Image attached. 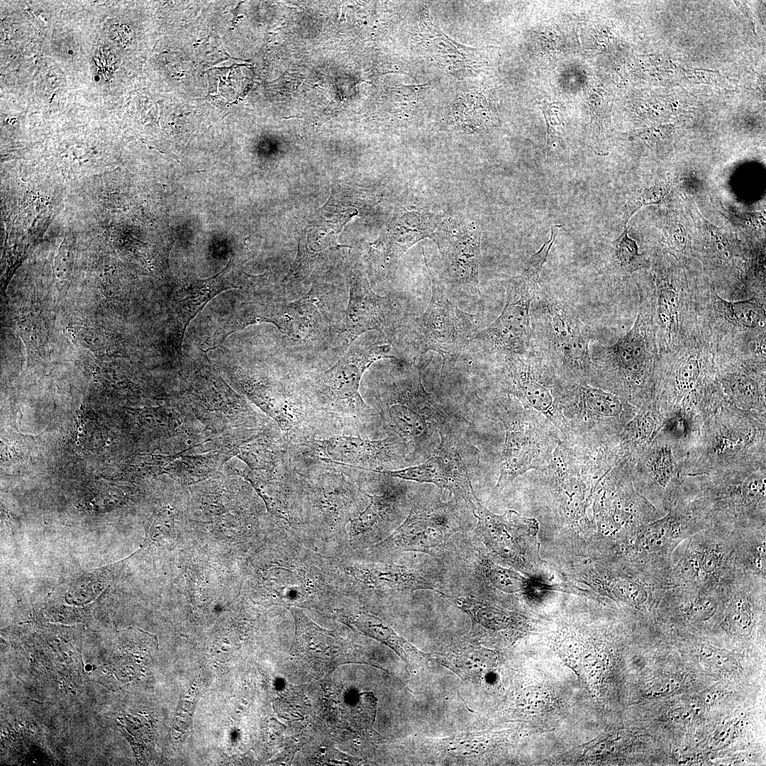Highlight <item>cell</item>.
<instances>
[{"label":"cell","instance_id":"6da1fadb","mask_svg":"<svg viewBox=\"0 0 766 766\" xmlns=\"http://www.w3.org/2000/svg\"><path fill=\"white\" fill-rule=\"evenodd\" d=\"M389 344L355 343L329 369L309 376L298 385L318 438L366 435L382 422L379 413L360 393L363 373L391 355Z\"/></svg>","mask_w":766,"mask_h":766},{"label":"cell","instance_id":"7a4b0ae2","mask_svg":"<svg viewBox=\"0 0 766 766\" xmlns=\"http://www.w3.org/2000/svg\"><path fill=\"white\" fill-rule=\"evenodd\" d=\"M292 469L299 484L303 535L331 544L342 554L348 548V524L368 503L358 470L317 457Z\"/></svg>","mask_w":766,"mask_h":766},{"label":"cell","instance_id":"3957f363","mask_svg":"<svg viewBox=\"0 0 766 766\" xmlns=\"http://www.w3.org/2000/svg\"><path fill=\"white\" fill-rule=\"evenodd\" d=\"M374 401L389 435L403 441L408 454L426 458L438 448L452 447L453 418L425 390L418 366L410 365L380 384Z\"/></svg>","mask_w":766,"mask_h":766},{"label":"cell","instance_id":"277c9868","mask_svg":"<svg viewBox=\"0 0 766 766\" xmlns=\"http://www.w3.org/2000/svg\"><path fill=\"white\" fill-rule=\"evenodd\" d=\"M765 413L727 400L700 426L684 465V476L765 466Z\"/></svg>","mask_w":766,"mask_h":766},{"label":"cell","instance_id":"5b68a950","mask_svg":"<svg viewBox=\"0 0 766 766\" xmlns=\"http://www.w3.org/2000/svg\"><path fill=\"white\" fill-rule=\"evenodd\" d=\"M531 316V349L562 378L591 383L593 366L589 334L570 301L562 294L540 284Z\"/></svg>","mask_w":766,"mask_h":766},{"label":"cell","instance_id":"8992f818","mask_svg":"<svg viewBox=\"0 0 766 766\" xmlns=\"http://www.w3.org/2000/svg\"><path fill=\"white\" fill-rule=\"evenodd\" d=\"M551 227L550 239L527 261L522 272L504 282L505 304L497 318L473 335L482 352L498 356L526 354L531 350L533 301L539 289L542 269L558 231ZM471 342V343H472Z\"/></svg>","mask_w":766,"mask_h":766},{"label":"cell","instance_id":"52a82bcc","mask_svg":"<svg viewBox=\"0 0 766 766\" xmlns=\"http://www.w3.org/2000/svg\"><path fill=\"white\" fill-rule=\"evenodd\" d=\"M499 357H501L502 384L506 392L516 398L523 409L549 420L569 438V425L564 411L571 382L559 376L532 349L523 355L507 354Z\"/></svg>","mask_w":766,"mask_h":766},{"label":"cell","instance_id":"ba28073f","mask_svg":"<svg viewBox=\"0 0 766 766\" xmlns=\"http://www.w3.org/2000/svg\"><path fill=\"white\" fill-rule=\"evenodd\" d=\"M426 266L431 280V297L426 311L407 323L409 345L418 355L434 351L444 362H455L479 330L477 315L458 308L426 262Z\"/></svg>","mask_w":766,"mask_h":766},{"label":"cell","instance_id":"9c48e42d","mask_svg":"<svg viewBox=\"0 0 766 766\" xmlns=\"http://www.w3.org/2000/svg\"><path fill=\"white\" fill-rule=\"evenodd\" d=\"M459 511L457 501H418L402 523L374 546L385 552L411 551L436 556L454 533L463 530Z\"/></svg>","mask_w":766,"mask_h":766},{"label":"cell","instance_id":"30bf717a","mask_svg":"<svg viewBox=\"0 0 766 766\" xmlns=\"http://www.w3.org/2000/svg\"><path fill=\"white\" fill-rule=\"evenodd\" d=\"M640 408L622 396L589 384L574 383L565 416L570 436L592 431L603 444L618 439Z\"/></svg>","mask_w":766,"mask_h":766},{"label":"cell","instance_id":"8fae6325","mask_svg":"<svg viewBox=\"0 0 766 766\" xmlns=\"http://www.w3.org/2000/svg\"><path fill=\"white\" fill-rule=\"evenodd\" d=\"M470 510L478 520L477 532L496 555L523 572L533 571L540 562L535 519L523 517L514 510L495 514L477 498Z\"/></svg>","mask_w":766,"mask_h":766},{"label":"cell","instance_id":"7c38bea8","mask_svg":"<svg viewBox=\"0 0 766 766\" xmlns=\"http://www.w3.org/2000/svg\"><path fill=\"white\" fill-rule=\"evenodd\" d=\"M534 413L525 409L518 416L509 414L498 418L506 433L495 487L499 492L527 471L545 467L550 459L551 450L546 448V433Z\"/></svg>","mask_w":766,"mask_h":766},{"label":"cell","instance_id":"4fadbf2b","mask_svg":"<svg viewBox=\"0 0 766 766\" xmlns=\"http://www.w3.org/2000/svg\"><path fill=\"white\" fill-rule=\"evenodd\" d=\"M312 446L321 460L367 472L394 470L408 454L403 441L394 435L379 440L334 435L315 438Z\"/></svg>","mask_w":766,"mask_h":766},{"label":"cell","instance_id":"5bb4252c","mask_svg":"<svg viewBox=\"0 0 766 766\" xmlns=\"http://www.w3.org/2000/svg\"><path fill=\"white\" fill-rule=\"evenodd\" d=\"M431 238L438 248L448 279L455 286L465 287L479 296V226L455 219L439 225Z\"/></svg>","mask_w":766,"mask_h":766},{"label":"cell","instance_id":"9a60e30c","mask_svg":"<svg viewBox=\"0 0 766 766\" xmlns=\"http://www.w3.org/2000/svg\"><path fill=\"white\" fill-rule=\"evenodd\" d=\"M338 562L350 579L353 596L367 593H413L430 589L441 593L430 577L404 565L356 560L350 555L338 556Z\"/></svg>","mask_w":766,"mask_h":766},{"label":"cell","instance_id":"2e32d148","mask_svg":"<svg viewBox=\"0 0 766 766\" xmlns=\"http://www.w3.org/2000/svg\"><path fill=\"white\" fill-rule=\"evenodd\" d=\"M689 446L675 441L660 431L652 441L635 457L633 477L667 490L680 486L684 479V465Z\"/></svg>","mask_w":766,"mask_h":766},{"label":"cell","instance_id":"e0dca14e","mask_svg":"<svg viewBox=\"0 0 766 766\" xmlns=\"http://www.w3.org/2000/svg\"><path fill=\"white\" fill-rule=\"evenodd\" d=\"M369 501L363 511L350 522L347 553L356 550L359 545L375 544L381 533L397 518L404 501V494L398 487L386 485L381 495L366 492Z\"/></svg>","mask_w":766,"mask_h":766},{"label":"cell","instance_id":"ac0fdd59","mask_svg":"<svg viewBox=\"0 0 766 766\" xmlns=\"http://www.w3.org/2000/svg\"><path fill=\"white\" fill-rule=\"evenodd\" d=\"M391 310L390 300L375 294L361 272L352 276L345 312V328L352 340L372 330H385L391 319Z\"/></svg>","mask_w":766,"mask_h":766},{"label":"cell","instance_id":"d6986e66","mask_svg":"<svg viewBox=\"0 0 766 766\" xmlns=\"http://www.w3.org/2000/svg\"><path fill=\"white\" fill-rule=\"evenodd\" d=\"M373 245L386 267H390L413 245L426 237L431 238L439 226L431 215L414 208L401 214Z\"/></svg>","mask_w":766,"mask_h":766},{"label":"cell","instance_id":"ffe728a7","mask_svg":"<svg viewBox=\"0 0 766 766\" xmlns=\"http://www.w3.org/2000/svg\"><path fill=\"white\" fill-rule=\"evenodd\" d=\"M721 381L728 401L741 409L765 413V392L754 377L736 372L723 377Z\"/></svg>","mask_w":766,"mask_h":766},{"label":"cell","instance_id":"44dd1931","mask_svg":"<svg viewBox=\"0 0 766 766\" xmlns=\"http://www.w3.org/2000/svg\"><path fill=\"white\" fill-rule=\"evenodd\" d=\"M716 306L726 318L743 328L757 327L765 316L762 305L755 299L733 302L718 297Z\"/></svg>","mask_w":766,"mask_h":766},{"label":"cell","instance_id":"7402d4cb","mask_svg":"<svg viewBox=\"0 0 766 766\" xmlns=\"http://www.w3.org/2000/svg\"><path fill=\"white\" fill-rule=\"evenodd\" d=\"M614 251L620 267L627 272L632 273L645 266L643 255L638 253V245L628 237L627 229L614 241Z\"/></svg>","mask_w":766,"mask_h":766},{"label":"cell","instance_id":"603a6c76","mask_svg":"<svg viewBox=\"0 0 766 766\" xmlns=\"http://www.w3.org/2000/svg\"><path fill=\"white\" fill-rule=\"evenodd\" d=\"M486 569L489 579L499 589L513 593L523 588L524 579L516 572L494 564L487 566Z\"/></svg>","mask_w":766,"mask_h":766},{"label":"cell","instance_id":"cb8c5ba5","mask_svg":"<svg viewBox=\"0 0 766 766\" xmlns=\"http://www.w3.org/2000/svg\"><path fill=\"white\" fill-rule=\"evenodd\" d=\"M657 304L660 318L662 323L666 326H671L678 313L677 293L672 287L662 288L659 293Z\"/></svg>","mask_w":766,"mask_h":766},{"label":"cell","instance_id":"d4e9b609","mask_svg":"<svg viewBox=\"0 0 766 766\" xmlns=\"http://www.w3.org/2000/svg\"><path fill=\"white\" fill-rule=\"evenodd\" d=\"M654 189H645L640 194L632 196L626 204L623 209V218L624 224L627 223L632 215L642 206L655 203L654 200Z\"/></svg>","mask_w":766,"mask_h":766},{"label":"cell","instance_id":"484cf974","mask_svg":"<svg viewBox=\"0 0 766 766\" xmlns=\"http://www.w3.org/2000/svg\"><path fill=\"white\" fill-rule=\"evenodd\" d=\"M679 687V682L672 678L657 679L651 682L647 689L649 696L656 697L672 692Z\"/></svg>","mask_w":766,"mask_h":766},{"label":"cell","instance_id":"4316f807","mask_svg":"<svg viewBox=\"0 0 766 766\" xmlns=\"http://www.w3.org/2000/svg\"><path fill=\"white\" fill-rule=\"evenodd\" d=\"M694 714L689 706H677L668 711V717L674 723H687L692 721Z\"/></svg>","mask_w":766,"mask_h":766},{"label":"cell","instance_id":"83f0119b","mask_svg":"<svg viewBox=\"0 0 766 766\" xmlns=\"http://www.w3.org/2000/svg\"><path fill=\"white\" fill-rule=\"evenodd\" d=\"M701 655L706 660H712V662H715L717 665L725 669L729 670L731 667H734V660H732L730 656H728V655L718 654L713 652L712 653H706L704 652Z\"/></svg>","mask_w":766,"mask_h":766},{"label":"cell","instance_id":"f1b7e54d","mask_svg":"<svg viewBox=\"0 0 766 766\" xmlns=\"http://www.w3.org/2000/svg\"><path fill=\"white\" fill-rule=\"evenodd\" d=\"M78 431H79V432H82V427H79V428H78Z\"/></svg>","mask_w":766,"mask_h":766},{"label":"cell","instance_id":"f546056e","mask_svg":"<svg viewBox=\"0 0 766 766\" xmlns=\"http://www.w3.org/2000/svg\"><path fill=\"white\" fill-rule=\"evenodd\" d=\"M106 443L107 445H109V444L111 443V442H110V440H107L106 441Z\"/></svg>","mask_w":766,"mask_h":766},{"label":"cell","instance_id":"4dcf8cb0","mask_svg":"<svg viewBox=\"0 0 766 766\" xmlns=\"http://www.w3.org/2000/svg\"><path fill=\"white\" fill-rule=\"evenodd\" d=\"M76 443L77 445H79V443L78 441H77Z\"/></svg>","mask_w":766,"mask_h":766}]
</instances>
